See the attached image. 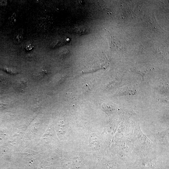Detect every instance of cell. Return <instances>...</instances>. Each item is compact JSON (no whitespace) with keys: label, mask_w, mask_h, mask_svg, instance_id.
Returning a JSON list of instances; mask_svg holds the SVG:
<instances>
[{"label":"cell","mask_w":169,"mask_h":169,"mask_svg":"<svg viewBox=\"0 0 169 169\" xmlns=\"http://www.w3.org/2000/svg\"><path fill=\"white\" fill-rule=\"evenodd\" d=\"M135 139L138 145L142 149H147L150 147L152 143L151 141L144 134L139 127L136 129Z\"/></svg>","instance_id":"obj_1"},{"label":"cell","mask_w":169,"mask_h":169,"mask_svg":"<svg viewBox=\"0 0 169 169\" xmlns=\"http://www.w3.org/2000/svg\"><path fill=\"white\" fill-rule=\"evenodd\" d=\"M168 130L165 131L161 132H159L154 135V137L160 143H165L168 141Z\"/></svg>","instance_id":"obj_2"},{"label":"cell","mask_w":169,"mask_h":169,"mask_svg":"<svg viewBox=\"0 0 169 169\" xmlns=\"http://www.w3.org/2000/svg\"><path fill=\"white\" fill-rule=\"evenodd\" d=\"M17 15L16 13H13L10 18V22L12 24H14L17 21Z\"/></svg>","instance_id":"obj_3"},{"label":"cell","mask_w":169,"mask_h":169,"mask_svg":"<svg viewBox=\"0 0 169 169\" xmlns=\"http://www.w3.org/2000/svg\"><path fill=\"white\" fill-rule=\"evenodd\" d=\"M23 39V37L22 35L21 34H18L17 35L16 38L15 40L17 42L19 43L20 42H22Z\"/></svg>","instance_id":"obj_4"},{"label":"cell","mask_w":169,"mask_h":169,"mask_svg":"<svg viewBox=\"0 0 169 169\" xmlns=\"http://www.w3.org/2000/svg\"><path fill=\"white\" fill-rule=\"evenodd\" d=\"M34 48V46L30 44L27 45L25 47V49L27 51H31L33 50Z\"/></svg>","instance_id":"obj_5"}]
</instances>
